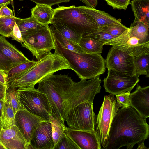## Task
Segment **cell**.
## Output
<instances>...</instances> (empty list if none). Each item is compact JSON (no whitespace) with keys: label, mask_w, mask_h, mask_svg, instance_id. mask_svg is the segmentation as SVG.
<instances>
[{"label":"cell","mask_w":149,"mask_h":149,"mask_svg":"<svg viewBox=\"0 0 149 149\" xmlns=\"http://www.w3.org/2000/svg\"><path fill=\"white\" fill-rule=\"evenodd\" d=\"M10 37H12V39L20 43H22L24 41L20 30L16 22L15 24Z\"/></svg>","instance_id":"f35d334b"},{"label":"cell","mask_w":149,"mask_h":149,"mask_svg":"<svg viewBox=\"0 0 149 149\" xmlns=\"http://www.w3.org/2000/svg\"><path fill=\"white\" fill-rule=\"evenodd\" d=\"M6 88V86L0 82V100L3 99Z\"/></svg>","instance_id":"ee69618b"},{"label":"cell","mask_w":149,"mask_h":149,"mask_svg":"<svg viewBox=\"0 0 149 149\" xmlns=\"http://www.w3.org/2000/svg\"><path fill=\"white\" fill-rule=\"evenodd\" d=\"M0 52L11 60L12 67L30 61L2 36H0Z\"/></svg>","instance_id":"ac0fdd59"},{"label":"cell","mask_w":149,"mask_h":149,"mask_svg":"<svg viewBox=\"0 0 149 149\" xmlns=\"http://www.w3.org/2000/svg\"><path fill=\"white\" fill-rule=\"evenodd\" d=\"M38 60L55 48L54 38L50 27L42 29L31 35L21 43Z\"/></svg>","instance_id":"9c48e42d"},{"label":"cell","mask_w":149,"mask_h":149,"mask_svg":"<svg viewBox=\"0 0 149 149\" xmlns=\"http://www.w3.org/2000/svg\"><path fill=\"white\" fill-rule=\"evenodd\" d=\"M30 145L32 149H53L54 146L51 122L42 121L34 132Z\"/></svg>","instance_id":"9a60e30c"},{"label":"cell","mask_w":149,"mask_h":149,"mask_svg":"<svg viewBox=\"0 0 149 149\" xmlns=\"http://www.w3.org/2000/svg\"><path fill=\"white\" fill-rule=\"evenodd\" d=\"M51 24L65 38L79 45L80 40L82 37L80 34L59 22H51Z\"/></svg>","instance_id":"4316f807"},{"label":"cell","mask_w":149,"mask_h":149,"mask_svg":"<svg viewBox=\"0 0 149 149\" xmlns=\"http://www.w3.org/2000/svg\"><path fill=\"white\" fill-rule=\"evenodd\" d=\"M130 106L146 119L149 117V86L142 87L138 85L136 90L130 93Z\"/></svg>","instance_id":"e0dca14e"},{"label":"cell","mask_w":149,"mask_h":149,"mask_svg":"<svg viewBox=\"0 0 149 149\" xmlns=\"http://www.w3.org/2000/svg\"><path fill=\"white\" fill-rule=\"evenodd\" d=\"M15 125L18 128L27 143L26 149L30 145L31 140L35 130L43 119L24 109L18 110L15 114Z\"/></svg>","instance_id":"4fadbf2b"},{"label":"cell","mask_w":149,"mask_h":149,"mask_svg":"<svg viewBox=\"0 0 149 149\" xmlns=\"http://www.w3.org/2000/svg\"><path fill=\"white\" fill-rule=\"evenodd\" d=\"M128 28L123 25H111L99 28L100 30L106 32L115 37L120 35Z\"/></svg>","instance_id":"e575fe53"},{"label":"cell","mask_w":149,"mask_h":149,"mask_svg":"<svg viewBox=\"0 0 149 149\" xmlns=\"http://www.w3.org/2000/svg\"><path fill=\"white\" fill-rule=\"evenodd\" d=\"M84 7L86 13L95 22L99 28L111 25H123L121 19H117L105 12L85 6Z\"/></svg>","instance_id":"ffe728a7"},{"label":"cell","mask_w":149,"mask_h":149,"mask_svg":"<svg viewBox=\"0 0 149 149\" xmlns=\"http://www.w3.org/2000/svg\"><path fill=\"white\" fill-rule=\"evenodd\" d=\"M106 68L131 75H136L134 57L112 46L105 60Z\"/></svg>","instance_id":"7c38bea8"},{"label":"cell","mask_w":149,"mask_h":149,"mask_svg":"<svg viewBox=\"0 0 149 149\" xmlns=\"http://www.w3.org/2000/svg\"><path fill=\"white\" fill-rule=\"evenodd\" d=\"M115 95L110 94L104 96L99 113L96 116L95 130L99 135L101 144L104 149L106 146L113 118L121 107Z\"/></svg>","instance_id":"ba28073f"},{"label":"cell","mask_w":149,"mask_h":149,"mask_svg":"<svg viewBox=\"0 0 149 149\" xmlns=\"http://www.w3.org/2000/svg\"><path fill=\"white\" fill-rule=\"evenodd\" d=\"M82 37H89L97 40L104 45L108 41L116 37L108 33L99 30L90 33Z\"/></svg>","instance_id":"836d02e7"},{"label":"cell","mask_w":149,"mask_h":149,"mask_svg":"<svg viewBox=\"0 0 149 149\" xmlns=\"http://www.w3.org/2000/svg\"><path fill=\"white\" fill-rule=\"evenodd\" d=\"M37 61L33 60L23 63L13 67L6 73V81L7 85L18 77L35 65Z\"/></svg>","instance_id":"cb8c5ba5"},{"label":"cell","mask_w":149,"mask_h":149,"mask_svg":"<svg viewBox=\"0 0 149 149\" xmlns=\"http://www.w3.org/2000/svg\"><path fill=\"white\" fill-rule=\"evenodd\" d=\"M70 69L67 61L61 55L51 52L23 74L7 86L18 88H34L47 76L61 70Z\"/></svg>","instance_id":"3957f363"},{"label":"cell","mask_w":149,"mask_h":149,"mask_svg":"<svg viewBox=\"0 0 149 149\" xmlns=\"http://www.w3.org/2000/svg\"><path fill=\"white\" fill-rule=\"evenodd\" d=\"M130 4L134 21H140L149 27V0H132Z\"/></svg>","instance_id":"44dd1931"},{"label":"cell","mask_w":149,"mask_h":149,"mask_svg":"<svg viewBox=\"0 0 149 149\" xmlns=\"http://www.w3.org/2000/svg\"><path fill=\"white\" fill-rule=\"evenodd\" d=\"M86 6L95 8L97 5L98 0H79Z\"/></svg>","instance_id":"b9f144b4"},{"label":"cell","mask_w":149,"mask_h":149,"mask_svg":"<svg viewBox=\"0 0 149 149\" xmlns=\"http://www.w3.org/2000/svg\"><path fill=\"white\" fill-rule=\"evenodd\" d=\"M114 9L125 10L130 4V0H104Z\"/></svg>","instance_id":"d590c367"},{"label":"cell","mask_w":149,"mask_h":149,"mask_svg":"<svg viewBox=\"0 0 149 149\" xmlns=\"http://www.w3.org/2000/svg\"></svg>","instance_id":"f907efd6"},{"label":"cell","mask_w":149,"mask_h":149,"mask_svg":"<svg viewBox=\"0 0 149 149\" xmlns=\"http://www.w3.org/2000/svg\"><path fill=\"white\" fill-rule=\"evenodd\" d=\"M107 77L103 80L105 91L115 95L131 91L139 81L136 75H131L108 68Z\"/></svg>","instance_id":"30bf717a"},{"label":"cell","mask_w":149,"mask_h":149,"mask_svg":"<svg viewBox=\"0 0 149 149\" xmlns=\"http://www.w3.org/2000/svg\"><path fill=\"white\" fill-rule=\"evenodd\" d=\"M101 79L97 76L90 80L75 82L68 74H49L40 81L37 89L46 94L52 111V116L64 124L69 111L87 100L93 102L100 92Z\"/></svg>","instance_id":"6da1fadb"},{"label":"cell","mask_w":149,"mask_h":149,"mask_svg":"<svg viewBox=\"0 0 149 149\" xmlns=\"http://www.w3.org/2000/svg\"><path fill=\"white\" fill-rule=\"evenodd\" d=\"M6 91L3 98L2 114L0 119L3 129L7 128L15 125V114L8 98Z\"/></svg>","instance_id":"603a6c76"},{"label":"cell","mask_w":149,"mask_h":149,"mask_svg":"<svg viewBox=\"0 0 149 149\" xmlns=\"http://www.w3.org/2000/svg\"><path fill=\"white\" fill-rule=\"evenodd\" d=\"M2 128V127H1V119H0V131L1 130V129Z\"/></svg>","instance_id":"681fc988"},{"label":"cell","mask_w":149,"mask_h":149,"mask_svg":"<svg viewBox=\"0 0 149 149\" xmlns=\"http://www.w3.org/2000/svg\"><path fill=\"white\" fill-rule=\"evenodd\" d=\"M137 149H145V148H146L144 145V142H142L140 143V144L138 145V147L137 148Z\"/></svg>","instance_id":"7dc6e473"},{"label":"cell","mask_w":149,"mask_h":149,"mask_svg":"<svg viewBox=\"0 0 149 149\" xmlns=\"http://www.w3.org/2000/svg\"><path fill=\"white\" fill-rule=\"evenodd\" d=\"M135 75L139 77L144 75L149 77V54H144L134 57Z\"/></svg>","instance_id":"f1b7e54d"},{"label":"cell","mask_w":149,"mask_h":149,"mask_svg":"<svg viewBox=\"0 0 149 149\" xmlns=\"http://www.w3.org/2000/svg\"><path fill=\"white\" fill-rule=\"evenodd\" d=\"M36 4H42L52 6L54 5H58L61 3L69 2L70 0H30Z\"/></svg>","instance_id":"ab89813d"},{"label":"cell","mask_w":149,"mask_h":149,"mask_svg":"<svg viewBox=\"0 0 149 149\" xmlns=\"http://www.w3.org/2000/svg\"><path fill=\"white\" fill-rule=\"evenodd\" d=\"M3 101V100H0V119L1 118L2 114Z\"/></svg>","instance_id":"bcb514c9"},{"label":"cell","mask_w":149,"mask_h":149,"mask_svg":"<svg viewBox=\"0 0 149 149\" xmlns=\"http://www.w3.org/2000/svg\"><path fill=\"white\" fill-rule=\"evenodd\" d=\"M65 133L80 149H100V137L96 131H89L75 129L65 126Z\"/></svg>","instance_id":"5bb4252c"},{"label":"cell","mask_w":149,"mask_h":149,"mask_svg":"<svg viewBox=\"0 0 149 149\" xmlns=\"http://www.w3.org/2000/svg\"><path fill=\"white\" fill-rule=\"evenodd\" d=\"M54 44L55 52L67 61L70 69L75 72L81 80L92 79L105 72V60L100 54L72 52L63 47L55 39Z\"/></svg>","instance_id":"277c9868"},{"label":"cell","mask_w":149,"mask_h":149,"mask_svg":"<svg viewBox=\"0 0 149 149\" xmlns=\"http://www.w3.org/2000/svg\"><path fill=\"white\" fill-rule=\"evenodd\" d=\"M11 10L6 6L0 8V17H14Z\"/></svg>","instance_id":"60d3db41"},{"label":"cell","mask_w":149,"mask_h":149,"mask_svg":"<svg viewBox=\"0 0 149 149\" xmlns=\"http://www.w3.org/2000/svg\"><path fill=\"white\" fill-rule=\"evenodd\" d=\"M0 149H7L0 139Z\"/></svg>","instance_id":"c3c4849f"},{"label":"cell","mask_w":149,"mask_h":149,"mask_svg":"<svg viewBox=\"0 0 149 149\" xmlns=\"http://www.w3.org/2000/svg\"><path fill=\"white\" fill-rule=\"evenodd\" d=\"M12 0H0V7L3 6H7L10 4Z\"/></svg>","instance_id":"f6af8a7d"},{"label":"cell","mask_w":149,"mask_h":149,"mask_svg":"<svg viewBox=\"0 0 149 149\" xmlns=\"http://www.w3.org/2000/svg\"><path fill=\"white\" fill-rule=\"evenodd\" d=\"M12 67L11 60L0 52V70L6 72Z\"/></svg>","instance_id":"74e56055"},{"label":"cell","mask_w":149,"mask_h":149,"mask_svg":"<svg viewBox=\"0 0 149 149\" xmlns=\"http://www.w3.org/2000/svg\"><path fill=\"white\" fill-rule=\"evenodd\" d=\"M51 22L62 23L82 37L100 30L98 25L86 13L84 6H58L54 9Z\"/></svg>","instance_id":"5b68a950"},{"label":"cell","mask_w":149,"mask_h":149,"mask_svg":"<svg viewBox=\"0 0 149 149\" xmlns=\"http://www.w3.org/2000/svg\"><path fill=\"white\" fill-rule=\"evenodd\" d=\"M6 91L14 113L15 114L20 109H24L21 104L17 89L14 87L7 86Z\"/></svg>","instance_id":"1f68e13d"},{"label":"cell","mask_w":149,"mask_h":149,"mask_svg":"<svg viewBox=\"0 0 149 149\" xmlns=\"http://www.w3.org/2000/svg\"><path fill=\"white\" fill-rule=\"evenodd\" d=\"M79 45L86 53L101 54L104 45L94 39L87 37H82Z\"/></svg>","instance_id":"d4e9b609"},{"label":"cell","mask_w":149,"mask_h":149,"mask_svg":"<svg viewBox=\"0 0 149 149\" xmlns=\"http://www.w3.org/2000/svg\"><path fill=\"white\" fill-rule=\"evenodd\" d=\"M149 28L140 21H134L129 28V30L131 34L137 37L143 43H148Z\"/></svg>","instance_id":"484cf974"},{"label":"cell","mask_w":149,"mask_h":149,"mask_svg":"<svg viewBox=\"0 0 149 149\" xmlns=\"http://www.w3.org/2000/svg\"><path fill=\"white\" fill-rule=\"evenodd\" d=\"M16 23L20 30L24 40L40 30L49 26V25L40 22L32 15L24 19L19 18Z\"/></svg>","instance_id":"d6986e66"},{"label":"cell","mask_w":149,"mask_h":149,"mask_svg":"<svg viewBox=\"0 0 149 149\" xmlns=\"http://www.w3.org/2000/svg\"><path fill=\"white\" fill-rule=\"evenodd\" d=\"M80 149L74 142L64 132L53 149Z\"/></svg>","instance_id":"d6a6232c"},{"label":"cell","mask_w":149,"mask_h":149,"mask_svg":"<svg viewBox=\"0 0 149 149\" xmlns=\"http://www.w3.org/2000/svg\"><path fill=\"white\" fill-rule=\"evenodd\" d=\"M93 102L87 100L70 110L63 119L69 127L76 130H95L96 116L94 112Z\"/></svg>","instance_id":"52a82bcc"},{"label":"cell","mask_w":149,"mask_h":149,"mask_svg":"<svg viewBox=\"0 0 149 149\" xmlns=\"http://www.w3.org/2000/svg\"><path fill=\"white\" fill-rule=\"evenodd\" d=\"M19 18L0 17V34L5 37H10L13 27Z\"/></svg>","instance_id":"f546056e"},{"label":"cell","mask_w":149,"mask_h":149,"mask_svg":"<svg viewBox=\"0 0 149 149\" xmlns=\"http://www.w3.org/2000/svg\"><path fill=\"white\" fill-rule=\"evenodd\" d=\"M50 27L55 39L63 47L76 53H81L85 52L79 45L65 38L52 25Z\"/></svg>","instance_id":"83f0119b"},{"label":"cell","mask_w":149,"mask_h":149,"mask_svg":"<svg viewBox=\"0 0 149 149\" xmlns=\"http://www.w3.org/2000/svg\"><path fill=\"white\" fill-rule=\"evenodd\" d=\"M31 15L38 21L44 24H51L54 9L51 6L42 4H36L31 10Z\"/></svg>","instance_id":"7402d4cb"},{"label":"cell","mask_w":149,"mask_h":149,"mask_svg":"<svg viewBox=\"0 0 149 149\" xmlns=\"http://www.w3.org/2000/svg\"><path fill=\"white\" fill-rule=\"evenodd\" d=\"M146 118L130 106L119 109L110 128L104 149H132L149 137V125Z\"/></svg>","instance_id":"7a4b0ae2"},{"label":"cell","mask_w":149,"mask_h":149,"mask_svg":"<svg viewBox=\"0 0 149 149\" xmlns=\"http://www.w3.org/2000/svg\"><path fill=\"white\" fill-rule=\"evenodd\" d=\"M6 72L0 70V82L7 86L6 81Z\"/></svg>","instance_id":"7bdbcfd3"},{"label":"cell","mask_w":149,"mask_h":149,"mask_svg":"<svg viewBox=\"0 0 149 149\" xmlns=\"http://www.w3.org/2000/svg\"><path fill=\"white\" fill-rule=\"evenodd\" d=\"M0 139L7 149H26L27 143L22 133L15 125L1 128Z\"/></svg>","instance_id":"2e32d148"},{"label":"cell","mask_w":149,"mask_h":149,"mask_svg":"<svg viewBox=\"0 0 149 149\" xmlns=\"http://www.w3.org/2000/svg\"><path fill=\"white\" fill-rule=\"evenodd\" d=\"M130 91H128L115 95L117 102L122 107L130 106Z\"/></svg>","instance_id":"8d00e7d4"},{"label":"cell","mask_w":149,"mask_h":149,"mask_svg":"<svg viewBox=\"0 0 149 149\" xmlns=\"http://www.w3.org/2000/svg\"><path fill=\"white\" fill-rule=\"evenodd\" d=\"M52 126V135L54 146L64 133V124L56 118L51 116L50 120Z\"/></svg>","instance_id":"4dcf8cb0"},{"label":"cell","mask_w":149,"mask_h":149,"mask_svg":"<svg viewBox=\"0 0 149 149\" xmlns=\"http://www.w3.org/2000/svg\"><path fill=\"white\" fill-rule=\"evenodd\" d=\"M134 57L149 54V43H144L131 34L129 28L121 34L106 42Z\"/></svg>","instance_id":"8fae6325"},{"label":"cell","mask_w":149,"mask_h":149,"mask_svg":"<svg viewBox=\"0 0 149 149\" xmlns=\"http://www.w3.org/2000/svg\"><path fill=\"white\" fill-rule=\"evenodd\" d=\"M21 104L24 109L50 122L52 111L46 94L34 88H18Z\"/></svg>","instance_id":"8992f818"}]
</instances>
